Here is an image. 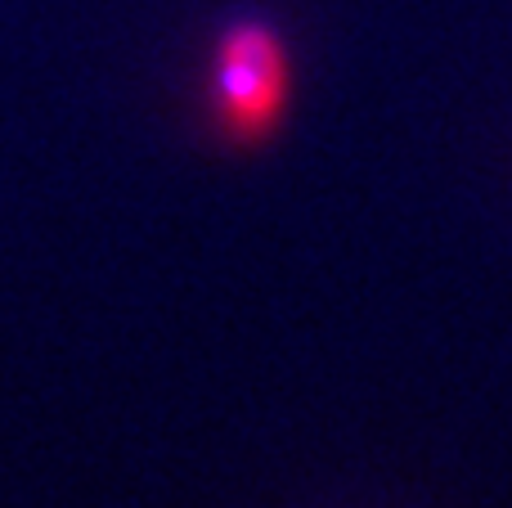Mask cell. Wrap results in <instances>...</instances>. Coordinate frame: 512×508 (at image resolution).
I'll return each instance as SVG.
<instances>
[{
  "label": "cell",
  "mask_w": 512,
  "mask_h": 508,
  "mask_svg": "<svg viewBox=\"0 0 512 508\" xmlns=\"http://www.w3.org/2000/svg\"><path fill=\"white\" fill-rule=\"evenodd\" d=\"M292 104V59L279 27L234 18L212 54V122L230 149H261L279 135Z\"/></svg>",
  "instance_id": "6da1fadb"
}]
</instances>
